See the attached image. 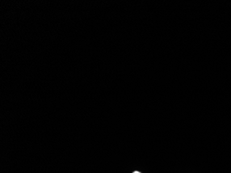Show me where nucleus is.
<instances>
[{
	"mask_svg": "<svg viewBox=\"0 0 231 173\" xmlns=\"http://www.w3.org/2000/svg\"><path fill=\"white\" fill-rule=\"evenodd\" d=\"M133 173H141V172H138V171H135V172H134Z\"/></svg>",
	"mask_w": 231,
	"mask_h": 173,
	"instance_id": "obj_1",
	"label": "nucleus"
}]
</instances>
